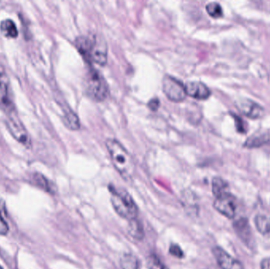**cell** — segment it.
Here are the masks:
<instances>
[{"label": "cell", "mask_w": 270, "mask_h": 269, "mask_svg": "<svg viewBox=\"0 0 270 269\" xmlns=\"http://www.w3.org/2000/svg\"><path fill=\"white\" fill-rule=\"evenodd\" d=\"M106 147L115 169L126 181L131 179L134 172V164L130 153L114 139L107 140Z\"/></svg>", "instance_id": "cell-1"}, {"label": "cell", "mask_w": 270, "mask_h": 269, "mask_svg": "<svg viewBox=\"0 0 270 269\" xmlns=\"http://www.w3.org/2000/svg\"><path fill=\"white\" fill-rule=\"evenodd\" d=\"M111 191V202L117 214L127 221H131L138 217V209L132 197L125 189H117L109 187Z\"/></svg>", "instance_id": "cell-2"}, {"label": "cell", "mask_w": 270, "mask_h": 269, "mask_svg": "<svg viewBox=\"0 0 270 269\" xmlns=\"http://www.w3.org/2000/svg\"><path fill=\"white\" fill-rule=\"evenodd\" d=\"M87 92L92 99L98 102L103 101L108 96L107 82L95 69H92L88 74Z\"/></svg>", "instance_id": "cell-3"}, {"label": "cell", "mask_w": 270, "mask_h": 269, "mask_svg": "<svg viewBox=\"0 0 270 269\" xmlns=\"http://www.w3.org/2000/svg\"><path fill=\"white\" fill-rule=\"evenodd\" d=\"M6 115L7 118L6 119V125L8 131H10L12 136H14V138L18 140V142L25 146H29L30 144L29 134L17 115L16 111H12Z\"/></svg>", "instance_id": "cell-4"}, {"label": "cell", "mask_w": 270, "mask_h": 269, "mask_svg": "<svg viewBox=\"0 0 270 269\" xmlns=\"http://www.w3.org/2000/svg\"><path fill=\"white\" fill-rule=\"evenodd\" d=\"M163 91L171 101H183L187 96L184 85L170 75H165L163 78Z\"/></svg>", "instance_id": "cell-5"}, {"label": "cell", "mask_w": 270, "mask_h": 269, "mask_svg": "<svg viewBox=\"0 0 270 269\" xmlns=\"http://www.w3.org/2000/svg\"><path fill=\"white\" fill-rule=\"evenodd\" d=\"M214 209L228 219L235 218L236 215V200L230 192L218 196L214 203Z\"/></svg>", "instance_id": "cell-6"}, {"label": "cell", "mask_w": 270, "mask_h": 269, "mask_svg": "<svg viewBox=\"0 0 270 269\" xmlns=\"http://www.w3.org/2000/svg\"><path fill=\"white\" fill-rule=\"evenodd\" d=\"M213 254L221 269H244L243 264L220 247H215Z\"/></svg>", "instance_id": "cell-7"}, {"label": "cell", "mask_w": 270, "mask_h": 269, "mask_svg": "<svg viewBox=\"0 0 270 269\" xmlns=\"http://www.w3.org/2000/svg\"><path fill=\"white\" fill-rule=\"evenodd\" d=\"M238 108L250 119H257L264 115V109L259 103L251 100H242L238 103Z\"/></svg>", "instance_id": "cell-8"}, {"label": "cell", "mask_w": 270, "mask_h": 269, "mask_svg": "<svg viewBox=\"0 0 270 269\" xmlns=\"http://www.w3.org/2000/svg\"><path fill=\"white\" fill-rule=\"evenodd\" d=\"M185 88L187 95L197 100H206L211 95L210 89L202 82H189L185 86Z\"/></svg>", "instance_id": "cell-9"}, {"label": "cell", "mask_w": 270, "mask_h": 269, "mask_svg": "<svg viewBox=\"0 0 270 269\" xmlns=\"http://www.w3.org/2000/svg\"><path fill=\"white\" fill-rule=\"evenodd\" d=\"M107 47L106 44L102 41H99L98 37H96L94 47L90 55V62H94L98 65L104 66L107 63Z\"/></svg>", "instance_id": "cell-10"}, {"label": "cell", "mask_w": 270, "mask_h": 269, "mask_svg": "<svg viewBox=\"0 0 270 269\" xmlns=\"http://www.w3.org/2000/svg\"><path fill=\"white\" fill-rule=\"evenodd\" d=\"M235 232L239 238L248 246L252 242V232L248 221L245 218H240L235 221L233 224Z\"/></svg>", "instance_id": "cell-11"}, {"label": "cell", "mask_w": 270, "mask_h": 269, "mask_svg": "<svg viewBox=\"0 0 270 269\" xmlns=\"http://www.w3.org/2000/svg\"><path fill=\"white\" fill-rule=\"evenodd\" d=\"M96 37H80L75 41V46L86 60L90 61L95 44Z\"/></svg>", "instance_id": "cell-12"}, {"label": "cell", "mask_w": 270, "mask_h": 269, "mask_svg": "<svg viewBox=\"0 0 270 269\" xmlns=\"http://www.w3.org/2000/svg\"><path fill=\"white\" fill-rule=\"evenodd\" d=\"M270 141V130H266L263 132H258L250 136L245 142L247 148H259Z\"/></svg>", "instance_id": "cell-13"}, {"label": "cell", "mask_w": 270, "mask_h": 269, "mask_svg": "<svg viewBox=\"0 0 270 269\" xmlns=\"http://www.w3.org/2000/svg\"><path fill=\"white\" fill-rule=\"evenodd\" d=\"M33 181L38 187L41 188L48 193L54 194L56 192L57 189L55 185L41 174L36 173L33 176Z\"/></svg>", "instance_id": "cell-14"}, {"label": "cell", "mask_w": 270, "mask_h": 269, "mask_svg": "<svg viewBox=\"0 0 270 269\" xmlns=\"http://www.w3.org/2000/svg\"><path fill=\"white\" fill-rule=\"evenodd\" d=\"M0 31L4 37L7 38H17L18 36V29L12 20H4L0 24Z\"/></svg>", "instance_id": "cell-15"}, {"label": "cell", "mask_w": 270, "mask_h": 269, "mask_svg": "<svg viewBox=\"0 0 270 269\" xmlns=\"http://www.w3.org/2000/svg\"><path fill=\"white\" fill-rule=\"evenodd\" d=\"M255 224L261 234L270 237V218L265 215H257Z\"/></svg>", "instance_id": "cell-16"}, {"label": "cell", "mask_w": 270, "mask_h": 269, "mask_svg": "<svg viewBox=\"0 0 270 269\" xmlns=\"http://www.w3.org/2000/svg\"><path fill=\"white\" fill-rule=\"evenodd\" d=\"M212 189L213 193L215 197L230 192L229 186H228L227 181L219 177L214 178L213 179Z\"/></svg>", "instance_id": "cell-17"}, {"label": "cell", "mask_w": 270, "mask_h": 269, "mask_svg": "<svg viewBox=\"0 0 270 269\" xmlns=\"http://www.w3.org/2000/svg\"><path fill=\"white\" fill-rule=\"evenodd\" d=\"M128 231L129 234L135 239L141 240L144 237V230L137 218L129 221Z\"/></svg>", "instance_id": "cell-18"}, {"label": "cell", "mask_w": 270, "mask_h": 269, "mask_svg": "<svg viewBox=\"0 0 270 269\" xmlns=\"http://www.w3.org/2000/svg\"><path fill=\"white\" fill-rule=\"evenodd\" d=\"M63 123L71 131H77L80 128L79 118L72 111H66L63 117Z\"/></svg>", "instance_id": "cell-19"}, {"label": "cell", "mask_w": 270, "mask_h": 269, "mask_svg": "<svg viewBox=\"0 0 270 269\" xmlns=\"http://www.w3.org/2000/svg\"><path fill=\"white\" fill-rule=\"evenodd\" d=\"M121 269H139L138 258L132 254H125L120 261Z\"/></svg>", "instance_id": "cell-20"}, {"label": "cell", "mask_w": 270, "mask_h": 269, "mask_svg": "<svg viewBox=\"0 0 270 269\" xmlns=\"http://www.w3.org/2000/svg\"><path fill=\"white\" fill-rule=\"evenodd\" d=\"M9 90H10V81H9L6 70L0 63V92L5 95H9Z\"/></svg>", "instance_id": "cell-21"}, {"label": "cell", "mask_w": 270, "mask_h": 269, "mask_svg": "<svg viewBox=\"0 0 270 269\" xmlns=\"http://www.w3.org/2000/svg\"><path fill=\"white\" fill-rule=\"evenodd\" d=\"M206 11L212 18H219L223 16V10L220 4L216 2H210L206 5Z\"/></svg>", "instance_id": "cell-22"}, {"label": "cell", "mask_w": 270, "mask_h": 269, "mask_svg": "<svg viewBox=\"0 0 270 269\" xmlns=\"http://www.w3.org/2000/svg\"><path fill=\"white\" fill-rule=\"evenodd\" d=\"M147 266L149 269H168L158 256L156 255L150 256L148 259Z\"/></svg>", "instance_id": "cell-23"}, {"label": "cell", "mask_w": 270, "mask_h": 269, "mask_svg": "<svg viewBox=\"0 0 270 269\" xmlns=\"http://www.w3.org/2000/svg\"><path fill=\"white\" fill-rule=\"evenodd\" d=\"M170 254L177 258H183L184 257L183 250L176 244H172L169 248Z\"/></svg>", "instance_id": "cell-24"}, {"label": "cell", "mask_w": 270, "mask_h": 269, "mask_svg": "<svg viewBox=\"0 0 270 269\" xmlns=\"http://www.w3.org/2000/svg\"><path fill=\"white\" fill-rule=\"evenodd\" d=\"M234 119H235V127L237 129L238 132L239 133H245V127H244V123H243V119L239 117L237 115H233Z\"/></svg>", "instance_id": "cell-25"}, {"label": "cell", "mask_w": 270, "mask_h": 269, "mask_svg": "<svg viewBox=\"0 0 270 269\" xmlns=\"http://www.w3.org/2000/svg\"><path fill=\"white\" fill-rule=\"evenodd\" d=\"M8 230H9V227H8L7 224H6L5 219L2 217V213L0 210V234L5 235L7 234Z\"/></svg>", "instance_id": "cell-26"}, {"label": "cell", "mask_w": 270, "mask_h": 269, "mask_svg": "<svg viewBox=\"0 0 270 269\" xmlns=\"http://www.w3.org/2000/svg\"><path fill=\"white\" fill-rule=\"evenodd\" d=\"M148 106L150 107V109L153 110V111H156V110H158L159 108L160 100H158V98H154V99H152L149 102Z\"/></svg>", "instance_id": "cell-27"}, {"label": "cell", "mask_w": 270, "mask_h": 269, "mask_svg": "<svg viewBox=\"0 0 270 269\" xmlns=\"http://www.w3.org/2000/svg\"><path fill=\"white\" fill-rule=\"evenodd\" d=\"M261 269H270V258H266L262 261Z\"/></svg>", "instance_id": "cell-28"}, {"label": "cell", "mask_w": 270, "mask_h": 269, "mask_svg": "<svg viewBox=\"0 0 270 269\" xmlns=\"http://www.w3.org/2000/svg\"><path fill=\"white\" fill-rule=\"evenodd\" d=\"M0 269H2V268L0 266Z\"/></svg>", "instance_id": "cell-29"}]
</instances>
